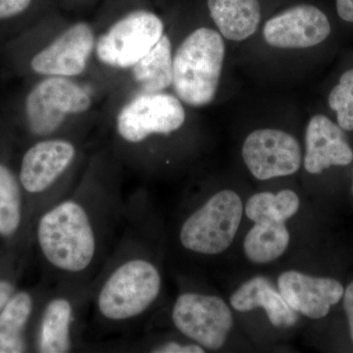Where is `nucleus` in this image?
I'll return each mask as SVG.
<instances>
[{
  "instance_id": "f257e3e1",
  "label": "nucleus",
  "mask_w": 353,
  "mask_h": 353,
  "mask_svg": "<svg viewBox=\"0 0 353 353\" xmlns=\"http://www.w3.org/2000/svg\"><path fill=\"white\" fill-rule=\"evenodd\" d=\"M128 206L117 192L80 188L39 215V253L57 287H92L125 225Z\"/></svg>"
},
{
  "instance_id": "f03ea898",
  "label": "nucleus",
  "mask_w": 353,
  "mask_h": 353,
  "mask_svg": "<svg viewBox=\"0 0 353 353\" xmlns=\"http://www.w3.org/2000/svg\"><path fill=\"white\" fill-rule=\"evenodd\" d=\"M162 277L157 264L141 252L129 220L92 289L95 321L105 330H125L157 303Z\"/></svg>"
},
{
  "instance_id": "7ed1b4c3",
  "label": "nucleus",
  "mask_w": 353,
  "mask_h": 353,
  "mask_svg": "<svg viewBox=\"0 0 353 353\" xmlns=\"http://www.w3.org/2000/svg\"><path fill=\"white\" fill-rule=\"evenodd\" d=\"M225 57L220 32L199 28L179 46L173 58V87L185 103L194 108L214 99Z\"/></svg>"
},
{
  "instance_id": "20e7f679",
  "label": "nucleus",
  "mask_w": 353,
  "mask_h": 353,
  "mask_svg": "<svg viewBox=\"0 0 353 353\" xmlns=\"http://www.w3.org/2000/svg\"><path fill=\"white\" fill-rule=\"evenodd\" d=\"M241 216L243 202L236 192H217L183 221L179 232L181 245L197 254H219L233 243Z\"/></svg>"
},
{
  "instance_id": "39448f33",
  "label": "nucleus",
  "mask_w": 353,
  "mask_h": 353,
  "mask_svg": "<svg viewBox=\"0 0 353 353\" xmlns=\"http://www.w3.org/2000/svg\"><path fill=\"white\" fill-rule=\"evenodd\" d=\"M43 303L37 333L41 353L72 352L78 347L82 313L92 299V289L57 287Z\"/></svg>"
},
{
  "instance_id": "423d86ee",
  "label": "nucleus",
  "mask_w": 353,
  "mask_h": 353,
  "mask_svg": "<svg viewBox=\"0 0 353 353\" xmlns=\"http://www.w3.org/2000/svg\"><path fill=\"white\" fill-rule=\"evenodd\" d=\"M174 326L183 336L206 350H217L233 328V314L220 297L185 292L172 310Z\"/></svg>"
},
{
  "instance_id": "0eeeda50",
  "label": "nucleus",
  "mask_w": 353,
  "mask_h": 353,
  "mask_svg": "<svg viewBox=\"0 0 353 353\" xmlns=\"http://www.w3.org/2000/svg\"><path fill=\"white\" fill-rule=\"evenodd\" d=\"M164 26L148 11H134L116 22L97 41V54L104 64L130 68L163 36Z\"/></svg>"
},
{
  "instance_id": "6e6552de",
  "label": "nucleus",
  "mask_w": 353,
  "mask_h": 353,
  "mask_svg": "<svg viewBox=\"0 0 353 353\" xmlns=\"http://www.w3.org/2000/svg\"><path fill=\"white\" fill-rule=\"evenodd\" d=\"M90 103V95L77 83L61 77L46 79L28 95V125L36 136H50L62 126L67 116L85 112Z\"/></svg>"
},
{
  "instance_id": "1a4fd4ad",
  "label": "nucleus",
  "mask_w": 353,
  "mask_h": 353,
  "mask_svg": "<svg viewBox=\"0 0 353 353\" xmlns=\"http://www.w3.org/2000/svg\"><path fill=\"white\" fill-rule=\"evenodd\" d=\"M185 120V109L175 97L163 92H143L121 110L117 132L127 143L139 145L153 134L178 131Z\"/></svg>"
},
{
  "instance_id": "9d476101",
  "label": "nucleus",
  "mask_w": 353,
  "mask_h": 353,
  "mask_svg": "<svg viewBox=\"0 0 353 353\" xmlns=\"http://www.w3.org/2000/svg\"><path fill=\"white\" fill-rule=\"evenodd\" d=\"M243 161L259 180L292 175L301 165L299 141L288 132L274 129L256 130L245 139Z\"/></svg>"
},
{
  "instance_id": "9b49d317",
  "label": "nucleus",
  "mask_w": 353,
  "mask_h": 353,
  "mask_svg": "<svg viewBox=\"0 0 353 353\" xmlns=\"http://www.w3.org/2000/svg\"><path fill=\"white\" fill-rule=\"evenodd\" d=\"M77 150L71 141L50 139L32 145L23 157L19 180L26 192L44 196L54 188L75 161ZM53 203V204H54Z\"/></svg>"
},
{
  "instance_id": "f8f14e48",
  "label": "nucleus",
  "mask_w": 353,
  "mask_h": 353,
  "mask_svg": "<svg viewBox=\"0 0 353 353\" xmlns=\"http://www.w3.org/2000/svg\"><path fill=\"white\" fill-rule=\"evenodd\" d=\"M331 34V25L319 8L301 4L271 18L264 26L266 43L273 48L294 50L321 43Z\"/></svg>"
},
{
  "instance_id": "ddd939ff",
  "label": "nucleus",
  "mask_w": 353,
  "mask_h": 353,
  "mask_svg": "<svg viewBox=\"0 0 353 353\" xmlns=\"http://www.w3.org/2000/svg\"><path fill=\"white\" fill-rule=\"evenodd\" d=\"M94 46V32L90 26L87 23H78L32 58V68L41 75H80L87 68Z\"/></svg>"
},
{
  "instance_id": "4468645a",
  "label": "nucleus",
  "mask_w": 353,
  "mask_h": 353,
  "mask_svg": "<svg viewBox=\"0 0 353 353\" xmlns=\"http://www.w3.org/2000/svg\"><path fill=\"white\" fill-rule=\"evenodd\" d=\"M279 292L296 312L321 319L343 296V285L332 278H318L287 271L278 279Z\"/></svg>"
},
{
  "instance_id": "2eb2a0df",
  "label": "nucleus",
  "mask_w": 353,
  "mask_h": 353,
  "mask_svg": "<svg viewBox=\"0 0 353 353\" xmlns=\"http://www.w3.org/2000/svg\"><path fill=\"white\" fill-rule=\"evenodd\" d=\"M304 168L310 174H320L331 166L352 163L353 152L343 129L324 115L309 121L305 134Z\"/></svg>"
},
{
  "instance_id": "dca6fc26",
  "label": "nucleus",
  "mask_w": 353,
  "mask_h": 353,
  "mask_svg": "<svg viewBox=\"0 0 353 353\" xmlns=\"http://www.w3.org/2000/svg\"><path fill=\"white\" fill-rule=\"evenodd\" d=\"M231 304L239 312L263 308L272 324L278 328L294 326L297 315L273 285L263 277H255L241 285L231 296Z\"/></svg>"
},
{
  "instance_id": "f3484780",
  "label": "nucleus",
  "mask_w": 353,
  "mask_h": 353,
  "mask_svg": "<svg viewBox=\"0 0 353 353\" xmlns=\"http://www.w3.org/2000/svg\"><path fill=\"white\" fill-rule=\"evenodd\" d=\"M211 18L225 39L241 41L252 37L261 21L259 0H208Z\"/></svg>"
},
{
  "instance_id": "a211bd4d",
  "label": "nucleus",
  "mask_w": 353,
  "mask_h": 353,
  "mask_svg": "<svg viewBox=\"0 0 353 353\" xmlns=\"http://www.w3.org/2000/svg\"><path fill=\"white\" fill-rule=\"evenodd\" d=\"M34 309V299L28 292H15L0 312V353L27 350L26 330Z\"/></svg>"
},
{
  "instance_id": "6ab92c4d",
  "label": "nucleus",
  "mask_w": 353,
  "mask_h": 353,
  "mask_svg": "<svg viewBox=\"0 0 353 353\" xmlns=\"http://www.w3.org/2000/svg\"><path fill=\"white\" fill-rule=\"evenodd\" d=\"M132 75L143 92H161L173 83V57L170 39L163 36L132 66Z\"/></svg>"
},
{
  "instance_id": "aec40b11",
  "label": "nucleus",
  "mask_w": 353,
  "mask_h": 353,
  "mask_svg": "<svg viewBox=\"0 0 353 353\" xmlns=\"http://www.w3.org/2000/svg\"><path fill=\"white\" fill-rule=\"evenodd\" d=\"M290 243L284 222L260 221L246 234L243 250L253 263H270L282 256Z\"/></svg>"
},
{
  "instance_id": "412c9836",
  "label": "nucleus",
  "mask_w": 353,
  "mask_h": 353,
  "mask_svg": "<svg viewBox=\"0 0 353 353\" xmlns=\"http://www.w3.org/2000/svg\"><path fill=\"white\" fill-rule=\"evenodd\" d=\"M299 205V197L290 190H281L277 194L259 192L248 199L245 214L254 223L260 221L285 223L296 214Z\"/></svg>"
},
{
  "instance_id": "4be33fe9",
  "label": "nucleus",
  "mask_w": 353,
  "mask_h": 353,
  "mask_svg": "<svg viewBox=\"0 0 353 353\" xmlns=\"http://www.w3.org/2000/svg\"><path fill=\"white\" fill-rule=\"evenodd\" d=\"M21 183L6 165L0 164V236L11 238L19 231L23 220Z\"/></svg>"
},
{
  "instance_id": "5701e85b",
  "label": "nucleus",
  "mask_w": 353,
  "mask_h": 353,
  "mask_svg": "<svg viewBox=\"0 0 353 353\" xmlns=\"http://www.w3.org/2000/svg\"><path fill=\"white\" fill-rule=\"evenodd\" d=\"M329 106L336 111L339 126L353 131V69L341 75L329 95Z\"/></svg>"
},
{
  "instance_id": "b1692460",
  "label": "nucleus",
  "mask_w": 353,
  "mask_h": 353,
  "mask_svg": "<svg viewBox=\"0 0 353 353\" xmlns=\"http://www.w3.org/2000/svg\"><path fill=\"white\" fill-rule=\"evenodd\" d=\"M153 353H203L204 348L196 343H183L180 341H169L159 343L150 348Z\"/></svg>"
},
{
  "instance_id": "393cba45",
  "label": "nucleus",
  "mask_w": 353,
  "mask_h": 353,
  "mask_svg": "<svg viewBox=\"0 0 353 353\" xmlns=\"http://www.w3.org/2000/svg\"><path fill=\"white\" fill-rule=\"evenodd\" d=\"M32 0H0V19H7L24 12Z\"/></svg>"
},
{
  "instance_id": "a878e982",
  "label": "nucleus",
  "mask_w": 353,
  "mask_h": 353,
  "mask_svg": "<svg viewBox=\"0 0 353 353\" xmlns=\"http://www.w3.org/2000/svg\"><path fill=\"white\" fill-rule=\"evenodd\" d=\"M343 307L347 313L348 324H350V336L353 341V281L347 285L343 292Z\"/></svg>"
},
{
  "instance_id": "bb28decb",
  "label": "nucleus",
  "mask_w": 353,
  "mask_h": 353,
  "mask_svg": "<svg viewBox=\"0 0 353 353\" xmlns=\"http://www.w3.org/2000/svg\"><path fill=\"white\" fill-rule=\"evenodd\" d=\"M15 294V287L7 280H0V312Z\"/></svg>"
},
{
  "instance_id": "cd10ccee",
  "label": "nucleus",
  "mask_w": 353,
  "mask_h": 353,
  "mask_svg": "<svg viewBox=\"0 0 353 353\" xmlns=\"http://www.w3.org/2000/svg\"><path fill=\"white\" fill-rule=\"evenodd\" d=\"M336 11L341 19L353 23V0H336Z\"/></svg>"
}]
</instances>
